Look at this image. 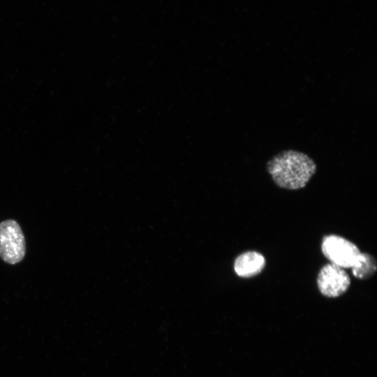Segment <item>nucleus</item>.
<instances>
[{
	"label": "nucleus",
	"instance_id": "nucleus-2",
	"mask_svg": "<svg viewBox=\"0 0 377 377\" xmlns=\"http://www.w3.org/2000/svg\"><path fill=\"white\" fill-rule=\"evenodd\" d=\"M26 242L19 223L13 219L0 223V258L6 263L15 265L25 256Z\"/></svg>",
	"mask_w": 377,
	"mask_h": 377
},
{
	"label": "nucleus",
	"instance_id": "nucleus-1",
	"mask_svg": "<svg viewBox=\"0 0 377 377\" xmlns=\"http://www.w3.org/2000/svg\"><path fill=\"white\" fill-rule=\"evenodd\" d=\"M266 167L275 184L288 190L304 188L317 170L310 156L293 149L276 154L267 161Z\"/></svg>",
	"mask_w": 377,
	"mask_h": 377
},
{
	"label": "nucleus",
	"instance_id": "nucleus-5",
	"mask_svg": "<svg viewBox=\"0 0 377 377\" xmlns=\"http://www.w3.org/2000/svg\"><path fill=\"white\" fill-rule=\"evenodd\" d=\"M265 263V258L261 253L253 251H247L236 258L234 269L240 277L249 278L260 274Z\"/></svg>",
	"mask_w": 377,
	"mask_h": 377
},
{
	"label": "nucleus",
	"instance_id": "nucleus-3",
	"mask_svg": "<svg viewBox=\"0 0 377 377\" xmlns=\"http://www.w3.org/2000/svg\"><path fill=\"white\" fill-rule=\"evenodd\" d=\"M321 251L332 264L341 268H351L360 253L358 247L346 238L326 235L323 238Z\"/></svg>",
	"mask_w": 377,
	"mask_h": 377
},
{
	"label": "nucleus",
	"instance_id": "nucleus-6",
	"mask_svg": "<svg viewBox=\"0 0 377 377\" xmlns=\"http://www.w3.org/2000/svg\"><path fill=\"white\" fill-rule=\"evenodd\" d=\"M352 273L358 279L365 280L371 278L376 272L377 263L375 258L369 253L360 252L354 265Z\"/></svg>",
	"mask_w": 377,
	"mask_h": 377
},
{
	"label": "nucleus",
	"instance_id": "nucleus-4",
	"mask_svg": "<svg viewBox=\"0 0 377 377\" xmlns=\"http://www.w3.org/2000/svg\"><path fill=\"white\" fill-rule=\"evenodd\" d=\"M317 285L323 295L334 298L348 290L350 279L343 268L329 263L320 269L317 277Z\"/></svg>",
	"mask_w": 377,
	"mask_h": 377
}]
</instances>
